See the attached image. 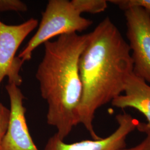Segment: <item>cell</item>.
Segmentation results:
<instances>
[{
    "instance_id": "obj_11",
    "label": "cell",
    "mask_w": 150,
    "mask_h": 150,
    "mask_svg": "<svg viewBox=\"0 0 150 150\" xmlns=\"http://www.w3.org/2000/svg\"><path fill=\"white\" fill-rule=\"evenodd\" d=\"M12 11L24 12L27 11V6L19 0H0V12Z\"/></svg>"
},
{
    "instance_id": "obj_10",
    "label": "cell",
    "mask_w": 150,
    "mask_h": 150,
    "mask_svg": "<svg viewBox=\"0 0 150 150\" xmlns=\"http://www.w3.org/2000/svg\"><path fill=\"white\" fill-rule=\"evenodd\" d=\"M108 2L123 11L134 7H142L150 17V0H111Z\"/></svg>"
},
{
    "instance_id": "obj_6",
    "label": "cell",
    "mask_w": 150,
    "mask_h": 150,
    "mask_svg": "<svg viewBox=\"0 0 150 150\" xmlns=\"http://www.w3.org/2000/svg\"><path fill=\"white\" fill-rule=\"evenodd\" d=\"M118 127L111 134L98 139H86L67 144L55 134L48 139L44 150H122L126 147V140L139 121L126 112L116 116Z\"/></svg>"
},
{
    "instance_id": "obj_2",
    "label": "cell",
    "mask_w": 150,
    "mask_h": 150,
    "mask_svg": "<svg viewBox=\"0 0 150 150\" xmlns=\"http://www.w3.org/2000/svg\"><path fill=\"white\" fill-rule=\"evenodd\" d=\"M87 40V34L73 33L46 42L36 73L41 96L48 105L47 123L56 129V134L63 140L79 124L82 85L79 64Z\"/></svg>"
},
{
    "instance_id": "obj_3",
    "label": "cell",
    "mask_w": 150,
    "mask_h": 150,
    "mask_svg": "<svg viewBox=\"0 0 150 150\" xmlns=\"http://www.w3.org/2000/svg\"><path fill=\"white\" fill-rule=\"evenodd\" d=\"M93 21L81 16L71 1L50 0L42 13V18L35 34L18 57L24 63L31 59L33 51L41 44L57 36L82 32Z\"/></svg>"
},
{
    "instance_id": "obj_4",
    "label": "cell",
    "mask_w": 150,
    "mask_h": 150,
    "mask_svg": "<svg viewBox=\"0 0 150 150\" xmlns=\"http://www.w3.org/2000/svg\"><path fill=\"white\" fill-rule=\"evenodd\" d=\"M134 74L150 83V17L144 8L124 11Z\"/></svg>"
},
{
    "instance_id": "obj_1",
    "label": "cell",
    "mask_w": 150,
    "mask_h": 150,
    "mask_svg": "<svg viewBox=\"0 0 150 150\" xmlns=\"http://www.w3.org/2000/svg\"><path fill=\"white\" fill-rule=\"evenodd\" d=\"M79 66L82 85L79 123L92 139H100L93 125L95 114L99 108L121 95L134 70L129 43L110 17L105 18L87 33Z\"/></svg>"
},
{
    "instance_id": "obj_7",
    "label": "cell",
    "mask_w": 150,
    "mask_h": 150,
    "mask_svg": "<svg viewBox=\"0 0 150 150\" xmlns=\"http://www.w3.org/2000/svg\"><path fill=\"white\" fill-rule=\"evenodd\" d=\"M6 90L10 98V115L0 150H38L27 126L21 90L14 83H8Z\"/></svg>"
},
{
    "instance_id": "obj_12",
    "label": "cell",
    "mask_w": 150,
    "mask_h": 150,
    "mask_svg": "<svg viewBox=\"0 0 150 150\" xmlns=\"http://www.w3.org/2000/svg\"><path fill=\"white\" fill-rule=\"evenodd\" d=\"M136 129L146 134V138L139 144L129 148L125 147L122 150H150V129L146 127L144 122H139Z\"/></svg>"
},
{
    "instance_id": "obj_9",
    "label": "cell",
    "mask_w": 150,
    "mask_h": 150,
    "mask_svg": "<svg viewBox=\"0 0 150 150\" xmlns=\"http://www.w3.org/2000/svg\"><path fill=\"white\" fill-rule=\"evenodd\" d=\"M71 2L81 14L98 13L103 12L107 7V1L105 0H72Z\"/></svg>"
},
{
    "instance_id": "obj_8",
    "label": "cell",
    "mask_w": 150,
    "mask_h": 150,
    "mask_svg": "<svg viewBox=\"0 0 150 150\" xmlns=\"http://www.w3.org/2000/svg\"><path fill=\"white\" fill-rule=\"evenodd\" d=\"M125 95H120L111 101L113 107L121 109L133 108L144 115L150 129V86L143 79L133 72L129 76L125 86Z\"/></svg>"
},
{
    "instance_id": "obj_13",
    "label": "cell",
    "mask_w": 150,
    "mask_h": 150,
    "mask_svg": "<svg viewBox=\"0 0 150 150\" xmlns=\"http://www.w3.org/2000/svg\"><path fill=\"white\" fill-rule=\"evenodd\" d=\"M10 115V109L0 102V147L7 131Z\"/></svg>"
},
{
    "instance_id": "obj_5",
    "label": "cell",
    "mask_w": 150,
    "mask_h": 150,
    "mask_svg": "<svg viewBox=\"0 0 150 150\" xmlns=\"http://www.w3.org/2000/svg\"><path fill=\"white\" fill-rule=\"evenodd\" d=\"M38 26V20L30 18L16 25H8L0 21V84L5 77L8 83L20 86V74L23 63L16 53L24 40Z\"/></svg>"
}]
</instances>
